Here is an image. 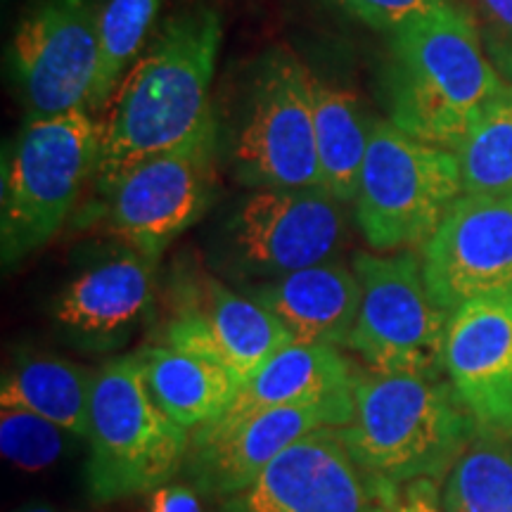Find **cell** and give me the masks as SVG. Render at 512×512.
I'll list each match as a JSON object with an SVG mask.
<instances>
[{
  "label": "cell",
  "mask_w": 512,
  "mask_h": 512,
  "mask_svg": "<svg viewBox=\"0 0 512 512\" xmlns=\"http://www.w3.org/2000/svg\"><path fill=\"white\" fill-rule=\"evenodd\" d=\"M358 366L328 344H287L268 366L240 389L226 415H245L278 406H306L354 396Z\"/></svg>",
  "instance_id": "cell-19"
},
{
  "label": "cell",
  "mask_w": 512,
  "mask_h": 512,
  "mask_svg": "<svg viewBox=\"0 0 512 512\" xmlns=\"http://www.w3.org/2000/svg\"><path fill=\"white\" fill-rule=\"evenodd\" d=\"M150 512H202L195 486L164 484L150 494Z\"/></svg>",
  "instance_id": "cell-29"
},
{
  "label": "cell",
  "mask_w": 512,
  "mask_h": 512,
  "mask_svg": "<svg viewBox=\"0 0 512 512\" xmlns=\"http://www.w3.org/2000/svg\"><path fill=\"white\" fill-rule=\"evenodd\" d=\"M216 157L219 126L211 114L181 145L128 169L95 197L91 211L121 245L162 259L214 202Z\"/></svg>",
  "instance_id": "cell-8"
},
{
  "label": "cell",
  "mask_w": 512,
  "mask_h": 512,
  "mask_svg": "<svg viewBox=\"0 0 512 512\" xmlns=\"http://www.w3.org/2000/svg\"><path fill=\"white\" fill-rule=\"evenodd\" d=\"M79 439L64 427L22 408H3L0 413V451L17 470H48Z\"/></svg>",
  "instance_id": "cell-26"
},
{
  "label": "cell",
  "mask_w": 512,
  "mask_h": 512,
  "mask_svg": "<svg viewBox=\"0 0 512 512\" xmlns=\"http://www.w3.org/2000/svg\"><path fill=\"white\" fill-rule=\"evenodd\" d=\"M221 41V15L209 5L176 12L159 27L105 105L95 197L136 164L181 145L211 117L209 88Z\"/></svg>",
  "instance_id": "cell-1"
},
{
  "label": "cell",
  "mask_w": 512,
  "mask_h": 512,
  "mask_svg": "<svg viewBox=\"0 0 512 512\" xmlns=\"http://www.w3.org/2000/svg\"><path fill=\"white\" fill-rule=\"evenodd\" d=\"M162 0H107L100 10V60L88 110H100L138 60Z\"/></svg>",
  "instance_id": "cell-25"
},
{
  "label": "cell",
  "mask_w": 512,
  "mask_h": 512,
  "mask_svg": "<svg viewBox=\"0 0 512 512\" xmlns=\"http://www.w3.org/2000/svg\"><path fill=\"white\" fill-rule=\"evenodd\" d=\"M157 264L121 245L81 268L50 302L57 335L83 354L124 349L155 313Z\"/></svg>",
  "instance_id": "cell-16"
},
{
  "label": "cell",
  "mask_w": 512,
  "mask_h": 512,
  "mask_svg": "<svg viewBox=\"0 0 512 512\" xmlns=\"http://www.w3.org/2000/svg\"><path fill=\"white\" fill-rule=\"evenodd\" d=\"M422 275L441 309L512 299V200L463 192L422 245Z\"/></svg>",
  "instance_id": "cell-15"
},
{
  "label": "cell",
  "mask_w": 512,
  "mask_h": 512,
  "mask_svg": "<svg viewBox=\"0 0 512 512\" xmlns=\"http://www.w3.org/2000/svg\"><path fill=\"white\" fill-rule=\"evenodd\" d=\"M444 368L479 427L512 432V299L467 302L451 313Z\"/></svg>",
  "instance_id": "cell-17"
},
{
  "label": "cell",
  "mask_w": 512,
  "mask_h": 512,
  "mask_svg": "<svg viewBox=\"0 0 512 512\" xmlns=\"http://www.w3.org/2000/svg\"><path fill=\"white\" fill-rule=\"evenodd\" d=\"M477 427L453 384L439 377L358 368L354 413L335 430L358 465L403 486L448 475Z\"/></svg>",
  "instance_id": "cell-3"
},
{
  "label": "cell",
  "mask_w": 512,
  "mask_h": 512,
  "mask_svg": "<svg viewBox=\"0 0 512 512\" xmlns=\"http://www.w3.org/2000/svg\"><path fill=\"white\" fill-rule=\"evenodd\" d=\"M332 3L358 22L392 34L408 19L432 10L441 0H332Z\"/></svg>",
  "instance_id": "cell-28"
},
{
  "label": "cell",
  "mask_w": 512,
  "mask_h": 512,
  "mask_svg": "<svg viewBox=\"0 0 512 512\" xmlns=\"http://www.w3.org/2000/svg\"><path fill=\"white\" fill-rule=\"evenodd\" d=\"M484 53L505 83H512V0H467Z\"/></svg>",
  "instance_id": "cell-27"
},
{
  "label": "cell",
  "mask_w": 512,
  "mask_h": 512,
  "mask_svg": "<svg viewBox=\"0 0 512 512\" xmlns=\"http://www.w3.org/2000/svg\"><path fill=\"white\" fill-rule=\"evenodd\" d=\"M439 501L444 512H512V432L477 427Z\"/></svg>",
  "instance_id": "cell-23"
},
{
  "label": "cell",
  "mask_w": 512,
  "mask_h": 512,
  "mask_svg": "<svg viewBox=\"0 0 512 512\" xmlns=\"http://www.w3.org/2000/svg\"><path fill=\"white\" fill-rule=\"evenodd\" d=\"M100 128L86 110L29 119L3 155L0 252L10 268L64 228L95 176Z\"/></svg>",
  "instance_id": "cell-5"
},
{
  "label": "cell",
  "mask_w": 512,
  "mask_h": 512,
  "mask_svg": "<svg viewBox=\"0 0 512 512\" xmlns=\"http://www.w3.org/2000/svg\"><path fill=\"white\" fill-rule=\"evenodd\" d=\"M15 512H57V510L48 503H27L22 505V508H17Z\"/></svg>",
  "instance_id": "cell-31"
},
{
  "label": "cell",
  "mask_w": 512,
  "mask_h": 512,
  "mask_svg": "<svg viewBox=\"0 0 512 512\" xmlns=\"http://www.w3.org/2000/svg\"><path fill=\"white\" fill-rule=\"evenodd\" d=\"M10 60L29 119L88 110L100 60L95 0H38L19 22Z\"/></svg>",
  "instance_id": "cell-11"
},
{
  "label": "cell",
  "mask_w": 512,
  "mask_h": 512,
  "mask_svg": "<svg viewBox=\"0 0 512 512\" xmlns=\"http://www.w3.org/2000/svg\"><path fill=\"white\" fill-rule=\"evenodd\" d=\"M150 394L169 418L188 432L226 415L240 394V382L223 363L152 344L140 349Z\"/></svg>",
  "instance_id": "cell-20"
},
{
  "label": "cell",
  "mask_w": 512,
  "mask_h": 512,
  "mask_svg": "<svg viewBox=\"0 0 512 512\" xmlns=\"http://www.w3.org/2000/svg\"><path fill=\"white\" fill-rule=\"evenodd\" d=\"M230 157L247 188H325L311 72L287 50H273L256 67Z\"/></svg>",
  "instance_id": "cell-10"
},
{
  "label": "cell",
  "mask_w": 512,
  "mask_h": 512,
  "mask_svg": "<svg viewBox=\"0 0 512 512\" xmlns=\"http://www.w3.org/2000/svg\"><path fill=\"white\" fill-rule=\"evenodd\" d=\"M396 512H444L441 510V501L437 496V489L430 479H420V482L406 484L399 498V508Z\"/></svg>",
  "instance_id": "cell-30"
},
{
  "label": "cell",
  "mask_w": 512,
  "mask_h": 512,
  "mask_svg": "<svg viewBox=\"0 0 512 512\" xmlns=\"http://www.w3.org/2000/svg\"><path fill=\"white\" fill-rule=\"evenodd\" d=\"M456 157L465 192L512 200V83L482 107Z\"/></svg>",
  "instance_id": "cell-24"
},
{
  "label": "cell",
  "mask_w": 512,
  "mask_h": 512,
  "mask_svg": "<svg viewBox=\"0 0 512 512\" xmlns=\"http://www.w3.org/2000/svg\"><path fill=\"white\" fill-rule=\"evenodd\" d=\"M351 413L354 396L245 415H221L190 432V448L181 472L200 496L228 501L249 489L292 444L323 427L347 425Z\"/></svg>",
  "instance_id": "cell-12"
},
{
  "label": "cell",
  "mask_w": 512,
  "mask_h": 512,
  "mask_svg": "<svg viewBox=\"0 0 512 512\" xmlns=\"http://www.w3.org/2000/svg\"><path fill=\"white\" fill-rule=\"evenodd\" d=\"M169 309L159 344L223 363L240 387L294 342L271 311L202 271L176 275Z\"/></svg>",
  "instance_id": "cell-13"
},
{
  "label": "cell",
  "mask_w": 512,
  "mask_h": 512,
  "mask_svg": "<svg viewBox=\"0 0 512 512\" xmlns=\"http://www.w3.org/2000/svg\"><path fill=\"white\" fill-rule=\"evenodd\" d=\"M245 294L271 311L294 342L347 347L363 302L354 268L339 261L302 268L283 278L245 285Z\"/></svg>",
  "instance_id": "cell-18"
},
{
  "label": "cell",
  "mask_w": 512,
  "mask_h": 512,
  "mask_svg": "<svg viewBox=\"0 0 512 512\" xmlns=\"http://www.w3.org/2000/svg\"><path fill=\"white\" fill-rule=\"evenodd\" d=\"M93 384L95 370L81 363L53 354H24L3 373L0 406L31 411L86 439Z\"/></svg>",
  "instance_id": "cell-21"
},
{
  "label": "cell",
  "mask_w": 512,
  "mask_h": 512,
  "mask_svg": "<svg viewBox=\"0 0 512 512\" xmlns=\"http://www.w3.org/2000/svg\"><path fill=\"white\" fill-rule=\"evenodd\" d=\"M363 302L347 349L368 370L439 377L451 313L434 302L413 252L354 256Z\"/></svg>",
  "instance_id": "cell-9"
},
{
  "label": "cell",
  "mask_w": 512,
  "mask_h": 512,
  "mask_svg": "<svg viewBox=\"0 0 512 512\" xmlns=\"http://www.w3.org/2000/svg\"><path fill=\"white\" fill-rule=\"evenodd\" d=\"M399 498V486L358 465L335 427H323L223 501V512H396Z\"/></svg>",
  "instance_id": "cell-14"
},
{
  "label": "cell",
  "mask_w": 512,
  "mask_h": 512,
  "mask_svg": "<svg viewBox=\"0 0 512 512\" xmlns=\"http://www.w3.org/2000/svg\"><path fill=\"white\" fill-rule=\"evenodd\" d=\"M86 441L83 482L98 505L152 494L183 470L190 432L150 394L140 351L95 370Z\"/></svg>",
  "instance_id": "cell-4"
},
{
  "label": "cell",
  "mask_w": 512,
  "mask_h": 512,
  "mask_svg": "<svg viewBox=\"0 0 512 512\" xmlns=\"http://www.w3.org/2000/svg\"><path fill=\"white\" fill-rule=\"evenodd\" d=\"M339 204L325 188H254L216 228L211 261L242 287L332 261L344 242Z\"/></svg>",
  "instance_id": "cell-6"
},
{
  "label": "cell",
  "mask_w": 512,
  "mask_h": 512,
  "mask_svg": "<svg viewBox=\"0 0 512 512\" xmlns=\"http://www.w3.org/2000/svg\"><path fill=\"white\" fill-rule=\"evenodd\" d=\"M463 192L456 152L375 121L356 195V223L375 252L425 245Z\"/></svg>",
  "instance_id": "cell-7"
},
{
  "label": "cell",
  "mask_w": 512,
  "mask_h": 512,
  "mask_svg": "<svg viewBox=\"0 0 512 512\" xmlns=\"http://www.w3.org/2000/svg\"><path fill=\"white\" fill-rule=\"evenodd\" d=\"M311 102L325 190L339 202L356 200L375 121L368 119L354 93L320 81L313 74Z\"/></svg>",
  "instance_id": "cell-22"
},
{
  "label": "cell",
  "mask_w": 512,
  "mask_h": 512,
  "mask_svg": "<svg viewBox=\"0 0 512 512\" xmlns=\"http://www.w3.org/2000/svg\"><path fill=\"white\" fill-rule=\"evenodd\" d=\"M501 86L470 8L441 0L392 31L384 95L408 136L456 152Z\"/></svg>",
  "instance_id": "cell-2"
}]
</instances>
